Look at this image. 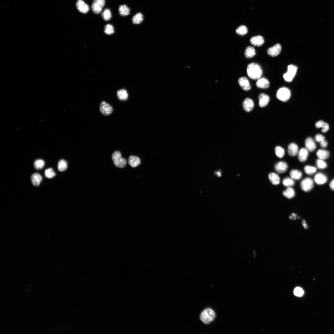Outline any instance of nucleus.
<instances>
[{
    "mask_svg": "<svg viewBox=\"0 0 334 334\" xmlns=\"http://www.w3.org/2000/svg\"><path fill=\"white\" fill-rule=\"evenodd\" d=\"M305 146L306 149L310 152L314 151L316 148V143L313 138L311 137H308L306 139Z\"/></svg>",
    "mask_w": 334,
    "mask_h": 334,
    "instance_id": "ddd939ff",
    "label": "nucleus"
},
{
    "mask_svg": "<svg viewBox=\"0 0 334 334\" xmlns=\"http://www.w3.org/2000/svg\"><path fill=\"white\" fill-rule=\"evenodd\" d=\"M330 188L332 191H334V179H333L329 184Z\"/></svg>",
    "mask_w": 334,
    "mask_h": 334,
    "instance_id": "09e8293b",
    "label": "nucleus"
},
{
    "mask_svg": "<svg viewBox=\"0 0 334 334\" xmlns=\"http://www.w3.org/2000/svg\"><path fill=\"white\" fill-rule=\"evenodd\" d=\"M45 176L47 178L51 179L55 176L56 173L52 169L49 168L45 170Z\"/></svg>",
    "mask_w": 334,
    "mask_h": 334,
    "instance_id": "4c0bfd02",
    "label": "nucleus"
},
{
    "mask_svg": "<svg viewBox=\"0 0 334 334\" xmlns=\"http://www.w3.org/2000/svg\"><path fill=\"white\" fill-rule=\"evenodd\" d=\"M290 175L291 178L295 180H300L302 176V173L297 170H293L291 171Z\"/></svg>",
    "mask_w": 334,
    "mask_h": 334,
    "instance_id": "c756f323",
    "label": "nucleus"
},
{
    "mask_svg": "<svg viewBox=\"0 0 334 334\" xmlns=\"http://www.w3.org/2000/svg\"><path fill=\"white\" fill-rule=\"evenodd\" d=\"M298 67L296 65H291L288 67V71L283 76L284 80L288 82L292 81L297 72Z\"/></svg>",
    "mask_w": 334,
    "mask_h": 334,
    "instance_id": "39448f33",
    "label": "nucleus"
},
{
    "mask_svg": "<svg viewBox=\"0 0 334 334\" xmlns=\"http://www.w3.org/2000/svg\"><path fill=\"white\" fill-rule=\"evenodd\" d=\"M144 16L141 13H138L135 14L132 17V21L134 24H140L143 20Z\"/></svg>",
    "mask_w": 334,
    "mask_h": 334,
    "instance_id": "a878e982",
    "label": "nucleus"
},
{
    "mask_svg": "<svg viewBox=\"0 0 334 334\" xmlns=\"http://www.w3.org/2000/svg\"><path fill=\"white\" fill-rule=\"evenodd\" d=\"M294 294L298 297L302 296L304 294V291L303 289L299 287H297L295 288L294 291Z\"/></svg>",
    "mask_w": 334,
    "mask_h": 334,
    "instance_id": "a19ab883",
    "label": "nucleus"
},
{
    "mask_svg": "<svg viewBox=\"0 0 334 334\" xmlns=\"http://www.w3.org/2000/svg\"><path fill=\"white\" fill-rule=\"evenodd\" d=\"M256 86L257 87L259 88L267 89L269 87V82L265 78H260L258 80L256 84Z\"/></svg>",
    "mask_w": 334,
    "mask_h": 334,
    "instance_id": "a211bd4d",
    "label": "nucleus"
},
{
    "mask_svg": "<svg viewBox=\"0 0 334 334\" xmlns=\"http://www.w3.org/2000/svg\"><path fill=\"white\" fill-rule=\"evenodd\" d=\"M317 155L319 159L323 160L329 158V153L326 150H319L317 152Z\"/></svg>",
    "mask_w": 334,
    "mask_h": 334,
    "instance_id": "bb28decb",
    "label": "nucleus"
},
{
    "mask_svg": "<svg viewBox=\"0 0 334 334\" xmlns=\"http://www.w3.org/2000/svg\"><path fill=\"white\" fill-rule=\"evenodd\" d=\"M101 17L105 21L109 20L112 17L111 13L109 9H106L102 13Z\"/></svg>",
    "mask_w": 334,
    "mask_h": 334,
    "instance_id": "f704fd0d",
    "label": "nucleus"
},
{
    "mask_svg": "<svg viewBox=\"0 0 334 334\" xmlns=\"http://www.w3.org/2000/svg\"><path fill=\"white\" fill-rule=\"evenodd\" d=\"M316 167L310 165H306L304 168L305 172L307 174L312 175L314 174L317 171Z\"/></svg>",
    "mask_w": 334,
    "mask_h": 334,
    "instance_id": "72a5a7b5",
    "label": "nucleus"
},
{
    "mask_svg": "<svg viewBox=\"0 0 334 334\" xmlns=\"http://www.w3.org/2000/svg\"><path fill=\"white\" fill-rule=\"evenodd\" d=\"M314 180L315 182L317 184L322 185L327 182L328 178L325 174L321 173H319L315 175Z\"/></svg>",
    "mask_w": 334,
    "mask_h": 334,
    "instance_id": "2eb2a0df",
    "label": "nucleus"
},
{
    "mask_svg": "<svg viewBox=\"0 0 334 334\" xmlns=\"http://www.w3.org/2000/svg\"><path fill=\"white\" fill-rule=\"evenodd\" d=\"M105 0H94L91 9L93 13L96 14L100 13L105 6Z\"/></svg>",
    "mask_w": 334,
    "mask_h": 334,
    "instance_id": "0eeeda50",
    "label": "nucleus"
},
{
    "mask_svg": "<svg viewBox=\"0 0 334 334\" xmlns=\"http://www.w3.org/2000/svg\"><path fill=\"white\" fill-rule=\"evenodd\" d=\"M45 165L44 161L41 159H37L34 162L35 168L37 170H39L42 169Z\"/></svg>",
    "mask_w": 334,
    "mask_h": 334,
    "instance_id": "473e14b6",
    "label": "nucleus"
},
{
    "mask_svg": "<svg viewBox=\"0 0 334 334\" xmlns=\"http://www.w3.org/2000/svg\"><path fill=\"white\" fill-rule=\"evenodd\" d=\"M130 9L125 5H121L119 7V13L122 17L128 16L130 14Z\"/></svg>",
    "mask_w": 334,
    "mask_h": 334,
    "instance_id": "393cba45",
    "label": "nucleus"
},
{
    "mask_svg": "<svg viewBox=\"0 0 334 334\" xmlns=\"http://www.w3.org/2000/svg\"><path fill=\"white\" fill-rule=\"evenodd\" d=\"M112 159L115 165L117 168H123L127 165L126 160L122 157L119 151H116L113 154Z\"/></svg>",
    "mask_w": 334,
    "mask_h": 334,
    "instance_id": "7ed1b4c3",
    "label": "nucleus"
},
{
    "mask_svg": "<svg viewBox=\"0 0 334 334\" xmlns=\"http://www.w3.org/2000/svg\"><path fill=\"white\" fill-rule=\"evenodd\" d=\"M325 122L322 121H320L317 122L315 124V127L317 128H322Z\"/></svg>",
    "mask_w": 334,
    "mask_h": 334,
    "instance_id": "c03bdc74",
    "label": "nucleus"
},
{
    "mask_svg": "<svg viewBox=\"0 0 334 334\" xmlns=\"http://www.w3.org/2000/svg\"><path fill=\"white\" fill-rule=\"evenodd\" d=\"M68 168V163L67 161L64 159H61L60 160L58 165V169L59 171L61 172H64Z\"/></svg>",
    "mask_w": 334,
    "mask_h": 334,
    "instance_id": "7c9ffc66",
    "label": "nucleus"
},
{
    "mask_svg": "<svg viewBox=\"0 0 334 334\" xmlns=\"http://www.w3.org/2000/svg\"><path fill=\"white\" fill-rule=\"evenodd\" d=\"M309 156V152L306 148L301 149L298 153V159L299 161L303 162L307 160Z\"/></svg>",
    "mask_w": 334,
    "mask_h": 334,
    "instance_id": "412c9836",
    "label": "nucleus"
},
{
    "mask_svg": "<svg viewBox=\"0 0 334 334\" xmlns=\"http://www.w3.org/2000/svg\"><path fill=\"white\" fill-rule=\"evenodd\" d=\"M100 110L102 114L106 116L112 113L113 109L112 107L110 105L105 101H102L100 104Z\"/></svg>",
    "mask_w": 334,
    "mask_h": 334,
    "instance_id": "6e6552de",
    "label": "nucleus"
},
{
    "mask_svg": "<svg viewBox=\"0 0 334 334\" xmlns=\"http://www.w3.org/2000/svg\"><path fill=\"white\" fill-rule=\"evenodd\" d=\"M250 42L254 46H261L263 44L265 41L262 36L258 35L252 38Z\"/></svg>",
    "mask_w": 334,
    "mask_h": 334,
    "instance_id": "dca6fc26",
    "label": "nucleus"
},
{
    "mask_svg": "<svg viewBox=\"0 0 334 334\" xmlns=\"http://www.w3.org/2000/svg\"><path fill=\"white\" fill-rule=\"evenodd\" d=\"M259 105L261 107L266 106L268 104L270 98L267 95L262 93L259 96Z\"/></svg>",
    "mask_w": 334,
    "mask_h": 334,
    "instance_id": "f3484780",
    "label": "nucleus"
},
{
    "mask_svg": "<svg viewBox=\"0 0 334 334\" xmlns=\"http://www.w3.org/2000/svg\"><path fill=\"white\" fill-rule=\"evenodd\" d=\"M282 47L280 44H277L273 47L269 48L267 50V53L270 56L274 57L277 56L281 53Z\"/></svg>",
    "mask_w": 334,
    "mask_h": 334,
    "instance_id": "1a4fd4ad",
    "label": "nucleus"
},
{
    "mask_svg": "<svg viewBox=\"0 0 334 334\" xmlns=\"http://www.w3.org/2000/svg\"><path fill=\"white\" fill-rule=\"evenodd\" d=\"M283 183L284 186L288 187H290L294 186L295 183L292 178L287 177L284 180Z\"/></svg>",
    "mask_w": 334,
    "mask_h": 334,
    "instance_id": "e433bc0d",
    "label": "nucleus"
},
{
    "mask_svg": "<svg viewBox=\"0 0 334 334\" xmlns=\"http://www.w3.org/2000/svg\"><path fill=\"white\" fill-rule=\"evenodd\" d=\"M128 161L129 165L133 168H135L140 165L141 163L140 158L134 156H130L128 159Z\"/></svg>",
    "mask_w": 334,
    "mask_h": 334,
    "instance_id": "6ab92c4d",
    "label": "nucleus"
},
{
    "mask_svg": "<svg viewBox=\"0 0 334 334\" xmlns=\"http://www.w3.org/2000/svg\"><path fill=\"white\" fill-rule=\"evenodd\" d=\"M76 6L78 10L84 14L87 13L89 10V6L83 0H78L76 3Z\"/></svg>",
    "mask_w": 334,
    "mask_h": 334,
    "instance_id": "9d476101",
    "label": "nucleus"
},
{
    "mask_svg": "<svg viewBox=\"0 0 334 334\" xmlns=\"http://www.w3.org/2000/svg\"><path fill=\"white\" fill-rule=\"evenodd\" d=\"M277 98L284 102L288 101L291 96L290 91L286 87H282L277 91L276 94Z\"/></svg>",
    "mask_w": 334,
    "mask_h": 334,
    "instance_id": "20e7f679",
    "label": "nucleus"
},
{
    "mask_svg": "<svg viewBox=\"0 0 334 334\" xmlns=\"http://www.w3.org/2000/svg\"><path fill=\"white\" fill-rule=\"evenodd\" d=\"M247 32L248 30L247 27L243 25L239 26L236 30V34L242 36L246 35L247 34Z\"/></svg>",
    "mask_w": 334,
    "mask_h": 334,
    "instance_id": "2f4dec72",
    "label": "nucleus"
},
{
    "mask_svg": "<svg viewBox=\"0 0 334 334\" xmlns=\"http://www.w3.org/2000/svg\"><path fill=\"white\" fill-rule=\"evenodd\" d=\"M314 186V182L312 179L310 178H306L301 182L300 187L305 192H308L311 191Z\"/></svg>",
    "mask_w": 334,
    "mask_h": 334,
    "instance_id": "423d86ee",
    "label": "nucleus"
},
{
    "mask_svg": "<svg viewBox=\"0 0 334 334\" xmlns=\"http://www.w3.org/2000/svg\"><path fill=\"white\" fill-rule=\"evenodd\" d=\"M320 146L321 148H326L328 145V143L326 141L325 139L323 141L320 143Z\"/></svg>",
    "mask_w": 334,
    "mask_h": 334,
    "instance_id": "a18cd8bd",
    "label": "nucleus"
},
{
    "mask_svg": "<svg viewBox=\"0 0 334 334\" xmlns=\"http://www.w3.org/2000/svg\"><path fill=\"white\" fill-rule=\"evenodd\" d=\"M325 139V136L320 134L317 135L315 137V140L317 143H320Z\"/></svg>",
    "mask_w": 334,
    "mask_h": 334,
    "instance_id": "79ce46f5",
    "label": "nucleus"
},
{
    "mask_svg": "<svg viewBox=\"0 0 334 334\" xmlns=\"http://www.w3.org/2000/svg\"><path fill=\"white\" fill-rule=\"evenodd\" d=\"M275 153L277 157L279 158H282L285 154L284 150L280 147H277L275 148Z\"/></svg>",
    "mask_w": 334,
    "mask_h": 334,
    "instance_id": "58836bf2",
    "label": "nucleus"
},
{
    "mask_svg": "<svg viewBox=\"0 0 334 334\" xmlns=\"http://www.w3.org/2000/svg\"><path fill=\"white\" fill-rule=\"evenodd\" d=\"M238 82L239 86L243 90L247 91L251 89L249 81L246 77H240L239 79Z\"/></svg>",
    "mask_w": 334,
    "mask_h": 334,
    "instance_id": "f8f14e48",
    "label": "nucleus"
},
{
    "mask_svg": "<svg viewBox=\"0 0 334 334\" xmlns=\"http://www.w3.org/2000/svg\"><path fill=\"white\" fill-rule=\"evenodd\" d=\"M299 217H298L297 215L295 213H292L289 216L290 219L292 220H295Z\"/></svg>",
    "mask_w": 334,
    "mask_h": 334,
    "instance_id": "49530a36",
    "label": "nucleus"
},
{
    "mask_svg": "<svg viewBox=\"0 0 334 334\" xmlns=\"http://www.w3.org/2000/svg\"><path fill=\"white\" fill-rule=\"evenodd\" d=\"M322 128V129L321 131L323 133L327 132L329 129V125L327 123H324Z\"/></svg>",
    "mask_w": 334,
    "mask_h": 334,
    "instance_id": "37998d69",
    "label": "nucleus"
},
{
    "mask_svg": "<svg viewBox=\"0 0 334 334\" xmlns=\"http://www.w3.org/2000/svg\"><path fill=\"white\" fill-rule=\"evenodd\" d=\"M288 168V164L284 161H281L277 163L275 165L274 169L277 173H283L287 170Z\"/></svg>",
    "mask_w": 334,
    "mask_h": 334,
    "instance_id": "9b49d317",
    "label": "nucleus"
},
{
    "mask_svg": "<svg viewBox=\"0 0 334 334\" xmlns=\"http://www.w3.org/2000/svg\"><path fill=\"white\" fill-rule=\"evenodd\" d=\"M268 177L270 181L273 185H277L280 183V177L276 173H270Z\"/></svg>",
    "mask_w": 334,
    "mask_h": 334,
    "instance_id": "b1692460",
    "label": "nucleus"
},
{
    "mask_svg": "<svg viewBox=\"0 0 334 334\" xmlns=\"http://www.w3.org/2000/svg\"><path fill=\"white\" fill-rule=\"evenodd\" d=\"M215 314L212 309L208 308L204 310L201 313L200 319L205 324H209L215 319Z\"/></svg>",
    "mask_w": 334,
    "mask_h": 334,
    "instance_id": "f03ea898",
    "label": "nucleus"
},
{
    "mask_svg": "<svg viewBox=\"0 0 334 334\" xmlns=\"http://www.w3.org/2000/svg\"><path fill=\"white\" fill-rule=\"evenodd\" d=\"M299 153L298 147L297 145L295 143L290 144L288 147V153L291 157L296 156Z\"/></svg>",
    "mask_w": 334,
    "mask_h": 334,
    "instance_id": "4be33fe9",
    "label": "nucleus"
},
{
    "mask_svg": "<svg viewBox=\"0 0 334 334\" xmlns=\"http://www.w3.org/2000/svg\"><path fill=\"white\" fill-rule=\"evenodd\" d=\"M316 165L317 168L321 169H324L327 166L326 163L323 160L320 159L317 161Z\"/></svg>",
    "mask_w": 334,
    "mask_h": 334,
    "instance_id": "ea45409f",
    "label": "nucleus"
},
{
    "mask_svg": "<svg viewBox=\"0 0 334 334\" xmlns=\"http://www.w3.org/2000/svg\"><path fill=\"white\" fill-rule=\"evenodd\" d=\"M302 225L304 228L305 229H307L308 228V226L306 222V221L304 220H303L302 221Z\"/></svg>",
    "mask_w": 334,
    "mask_h": 334,
    "instance_id": "de8ad7c7",
    "label": "nucleus"
},
{
    "mask_svg": "<svg viewBox=\"0 0 334 334\" xmlns=\"http://www.w3.org/2000/svg\"><path fill=\"white\" fill-rule=\"evenodd\" d=\"M247 73L250 78L255 80L260 78L263 74L262 70L260 66L255 63H252L248 65Z\"/></svg>",
    "mask_w": 334,
    "mask_h": 334,
    "instance_id": "f257e3e1",
    "label": "nucleus"
},
{
    "mask_svg": "<svg viewBox=\"0 0 334 334\" xmlns=\"http://www.w3.org/2000/svg\"><path fill=\"white\" fill-rule=\"evenodd\" d=\"M32 182L33 185L37 187L39 186L43 180V177L39 173H35L31 177Z\"/></svg>",
    "mask_w": 334,
    "mask_h": 334,
    "instance_id": "aec40b11",
    "label": "nucleus"
},
{
    "mask_svg": "<svg viewBox=\"0 0 334 334\" xmlns=\"http://www.w3.org/2000/svg\"><path fill=\"white\" fill-rule=\"evenodd\" d=\"M243 108L247 112L251 111L254 107L253 101L250 98H246L243 103Z\"/></svg>",
    "mask_w": 334,
    "mask_h": 334,
    "instance_id": "4468645a",
    "label": "nucleus"
},
{
    "mask_svg": "<svg viewBox=\"0 0 334 334\" xmlns=\"http://www.w3.org/2000/svg\"><path fill=\"white\" fill-rule=\"evenodd\" d=\"M104 33L107 35H111L114 33V30L113 26L110 24H106L104 27Z\"/></svg>",
    "mask_w": 334,
    "mask_h": 334,
    "instance_id": "c9c22d12",
    "label": "nucleus"
},
{
    "mask_svg": "<svg viewBox=\"0 0 334 334\" xmlns=\"http://www.w3.org/2000/svg\"><path fill=\"white\" fill-rule=\"evenodd\" d=\"M256 51L255 49L251 46H249L247 47L245 51V55L247 59L251 58H253L256 54Z\"/></svg>",
    "mask_w": 334,
    "mask_h": 334,
    "instance_id": "5701e85b",
    "label": "nucleus"
},
{
    "mask_svg": "<svg viewBox=\"0 0 334 334\" xmlns=\"http://www.w3.org/2000/svg\"><path fill=\"white\" fill-rule=\"evenodd\" d=\"M283 194L286 198L291 199L295 197V193L293 188L291 187H288L283 192Z\"/></svg>",
    "mask_w": 334,
    "mask_h": 334,
    "instance_id": "cd10ccee",
    "label": "nucleus"
},
{
    "mask_svg": "<svg viewBox=\"0 0 334 334\" xmlns=\"http://www.w3.org/2000/svg\"><path fill=\"white\" fill-rule=\"evenodd\" d=\"M117 95L119 99L122 101L127 100L128 97L127 92L124 89L118 91L117 93Z\"/></svg>",
    "mask_w": 334,
    "mask_h": 334,
    "instance_id": "c85d7f7f",
    "label": "nucleus"
}]
</instances>
